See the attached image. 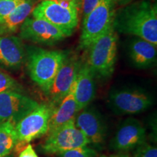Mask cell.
Returning a JSON list of instances; mask_svg holds the SVG:
<instances>
[{"label": "cell", "instance_id": "cell-11", "mask_svg": "<svg viewBox=\"0 0 157 157\" xmlns=\"http://www.w3.org/2000/svg\"><path fill=\"white\" fill-rule=\"evenodd\" d=\"M81 62L76 55L67 52L57 73L48 95L50 103L55 107L66 96L75 81Z\"/></svg>", "mask_w": 157, "mask_h": 157}, {"label": "cell", "instance_id": "cell-13", "mask_svg": "<svg viewBox=\"0 0 157 157\" xmlns=\"http://www.w3.org/2000/svg\"><path fill=\"white\" fill-rule=\"evenodd\" d=\"M146 129L142 123L134 118H128L119 127L111 146L119 151L132 150L146 142Z\"/></svg>", "mask_w": 157, "mask_h": 157}, {"label": "cell", "instance_id": "cell-26", "mask_svg": "<svg viewBox=\"0 0 157 157\" xmlns=\"http://www.w3.org/2000/svg\"><path fill=\"white\" fill-rule=\"evenodd\" d=\"M115 7H124L132 3L134 0H111Z\"/></svg>", "mask_w": 157, "mask_h": 157}, {"label": "cell", "instance_id": "cell-17", "mask_svg": "<svg viewBox=\"0 0 157 157\" xmlns=\"http://www.w3.org/2000/svg\"><path fill=\"white\" fill-rule=\"evenodd\" d=\"M129 56L135 67L149 68L156 62V46L148 41L136 37L129 45Z\"/></svg>", "mask_w": 157, "mask_h": 157}, {"label": "cell", "instance_id": "cell-12", "mask_svg": "<svg viewBox=\"0 0 157 157\" xmlns=\"http://www.w3.org/2000/svg\"><path fill=\"white\" fill-rule=\"evenodd\" d=\"M76 126L87 137L90 144L102 146L106 137V126L97 110L86 107L78 112Z\"/></svg>", "mask_w": 157, "mask_h": 157}, {"label": "cell", "instance_id": "cell-1", "mask_svg": "<svg viewBox=\"0 0 157 157\" xmlns=\"http://www.w3.org/2000/svg\"><path fill=\"white\" fill-rule=\"evenodd\" d=\"M113 29L157 46V6L148 0L132 2L115 12Z\"/></svg>", "mask_w": 157, "mask_h": 157}, {"label": "cell", "instance_id": "cell-18", "mask_svg": "<svg viewBox=\"0 0 157 157\" xmlns=\"http://www.w3.org/2000/svg\"><path fill=\"white\" fill-rule=\"evenodd\" d=\"M36 5L35 0H26L0 22V36L13 34L29 17Z\"/></svg>", "mask_w": 157, "mask_h": 157}, {"label": "cell", "instance_id": "cell-6", "mask_svg": "<svg viewBox=\"0 0 157 157\" xmlns=\"http://www.w3.org/2000/svg\"><path fill=\"white\" fill-rule=\"evenodd\" d=\"M54 106L50 103L37 106L15 124L18 145H25L48 134L49 120Z\"/></svg>", "mask_w": 157, "mask_h": 157}, {"label": "cell", "instance_id": "cell-23", "mask_svg": "<svg viewBox=\"0 0 157 157\" xmlns=\"http://www.w3.org/2000/svg\"><path fill=\"white\" fill-rule=\"evenodd\" d=\"M133 157H157L156 146L144 142L136 148Z\"/></svg>", "mask_w": 157, "mask_h": 157}, {"label": "cell", "instance_id": "cell-10", "mask_svg": "<svg viewBox=\"0 0 157 157\" xmlns=\"http://www.w3.org/2000/svg\"><path fill=\"white\" fill-rule=\"evenodd\" d=\"M38 105L36 101L21 92L0 93V123L10 121L15 125Z\"/></svg>", "mask_w": 157, "mask_h": 157}, {"label": "cell", "instance_id": "cell-20", "mask_svg": "<svg viewBox=\"0 0 157 157\" xmlns=\"http://www.w3.org/2000/svg\"><path fill=\"white\" fill-rule=\"evenodd\" d=\"M22 87L14 78L0 70V93L6 91L21 92Z\"/></svg>", "mask_w": 157, "mask_h": 157}, {"label": "cell", "instance_id": "cell-25", "mask_svg": "<svg viewBox=\"0 0 157 157\" xmlns=\"http://www.w3.org/2000/svg\"><path fill=\"white\" fill-rule=\"evenodd\" d=\"M18 157H39L37 156L36 151L31 145L29 144L28 146L24 147L22 151L19 154Z\"/></svg>", "mask_w": 157, "mask_h": 157}, {"label": "cell", "instance_id": "cell-9", "mask_svg": "<svg viewBox=\"0 0 157 157\" xmlns=\"http://www.w3.org/2000/svg\"><path fill=\"white\" fill-rule=\"evenodd\" d=\"M19 29L21 38L36 44H56L70 36L44 19L32 15L25 19Z\"/></svg>", "mask_w": 157, "mask_h": 157}, {"label": "cell", "instance_id": "cell-8", "mask_svg": "<svg viewBox=\"0 0 157 157\" xmlns=\"http://www.w3.org/2000/svg\"><path fill=\"white\" fill-rule=\"evenodd\" d=\"M109 105L117 114H136L151 106L153 98L141 88H121L110 93Z\"/></svg>", "mask_w": 157, "mask_h": 157}, {"label": "cell", "instance_id": "cell-15", "mask_svg": "<svg viewBox=\"0 0 157 157\" xmlns=\"http://www.w3.org/2000/svg\"><path fill=\"white\" fill-rule=\"evenodd\" d=\"M95 76L87 61L81 63L75 82V98L78 111L87 107L95 97Z\"/></svg>", "mask_w": 157, "mask_h": 157}, {"label": "cell", "instance_id": "cell-19", "mask_svg": "<svg viewBox=\"0 0 157 157\" xmlns=\"http://www.w3.org/2000/svg\"><path fill=\"white\" fill-rule=\"evenodd\" d=\"M17 143L15 125L10 121L0 123V157L10 154Z\"/></svg>", "mask_w": 157, "mask_h": 157}, {"label": "cell", "instance_id": "cell-14", "mask_svg": "<svg viewBox=\"0 0 157 157\" xmlns=\"http://www.w3.org/2000/svg\"><path fill=\"white\" fill-rule=\"evenodd\" d=\"M24 44L18 37L0 36V65L10 69H18L26 58Z\"/></svg>", "mask_w": 157, "mask_h": 157}, {"label": "cell", "instance_id": "cell-3", "mask_svg": "<svg viewBox=\"0 0 157 157\" xmlns=\"http://www.w3.org/2000/svg\"><path fill=\"white\" fill-rule=\"evenodd\" d=\"M81 8L82 0H42L31 15L44 19L71 36L78 25Z\"/></svg>", "mask_w": 157, "mask_h": 157}, {"label": "cell", "instance_id": "cell-24", "mask_svg": "<svg viewBox=\"0 0 157 157\" xmlns=\"http://www.w3.org/2000/svg\"><path fill=\"white\" fill-rule=\"evenodd\" d=\"M100 0H82V12L83 19L94 9Z\"/></svg>", "mask_w": 157, "mask_h": 157}, {"label": "cell", "instance_id": "cell-22", "mask_svg": "<svg viewBox=\"0 0 157 157\" xmlns=\"http://www.w3.org/2000/svg\"><path fill=\"white\" fill-rule=\"evenodd\" d=\"M26 0H0V22Z\"/></svg>", "mask_w": 157, "mask_h": 157}, {"label": "cell", "instance_id": "cell-21", "mask_svg": "<svg viewBox=\"0 0 157 157\" xmlns=\"http://www.w3.org/2000/svg\"><path fill=\"white\" fill-rule=\"evenodd\" d=\"M58 157H97L98 154L95 150L87 146L66 151L58 154Z\"/></svg>", "mask_w": 157, "mask_h": 157}, {"label": "cell", "instance_id": "cell-27", "mask_svg": "<svg viewBox=\"0 0 157 157\" xmlns=\"http://www.w3.org/2000/svg\"><path fill=\"white\" fill-rule=\"evenodd\" d=\"M100 157H129L128 155L126 154H118V155H111V156H105V155H103V156Z\"/></svg>", "mask_w": 157, "mask_h": 157}, {"label": "cell", "instance_id": "cell-4", "mask_svg": "<svg viewBox=\"0 0 157 157\" xmlns=\"http://www.w3.org/2000/svg\"><path fill=\"white\" fill-rule=\"evenodd\" d=\"M118 33L111 26L90 45L87 60L96 75L108 78L114 71L117 56Z\"/></svg>", "mask_w": 157, "mask_h": 157}, {"label": "cell", "instance_id": "cell-2", "mask_svg": "<svg viewBox=\"0 0 157 157\" xmlns=\"http://www.w3.org/2000/svg\"><path fill=\"white\" fill-rule=\"evenodd\" d=\"M67 52L30 48L27 50V68L33 82L48 95Z\"/></svg>", "mask_w": 157, "mask_h": 157}, {"label": "cell", "instance_id": "cell-28", "mask_svg": "<svg viewBox=\"0 0 157 157\" xmlns=\"http://www.w3.org/2000/svg\"><path fill=\"white\" fill-rule=\"evenodd\" d=\"M5 157H13V156H10V155H8V156H5Z\"/></svg>", "mask_w": 157, "mask_h": 157}, {"label": "cell", "instance_id": "cell-5", "mask_svg": "<svg viewBox=\"0 0 157 157\" xmlns=\"http://www.w3.org/2000/svg\"><path fill=\"white\" fill-rule=\"evenodd\" d=\"M115 6L111 0H100L83 19L78 48L87 50L90 45L113 26Z\"/></svg>", "mask_w": 157, "mask_h": 157}, {"label": "cell", "instance_id": "cell-16", "mask_svg": "<svg viewBox=\"0 0 157 157\" xmlns=\"http://www.w3.org/2000/svg\"><path fill=\"white\" fill-rule=\"evenodd\" d=\"M75 82L76 79L66 96L54 107L49 120L48 134L76 118L78 109L75 98Z\"/></svg>", "mask_w": 157, "mask_h": 157}, {"label": "cell", "instance_id": "cell-7", "mask_svg": "<svg viewBox=\"0 0 157 157\" xmlns=\"http://www.w3.org/2000/svg\"><path fill=\"white\" fill-rule=\"evenodd\" d=\"M88 144L89 141L76 126L74 119L48 133L41 149L44 154H58Z\"/></svg>", "mask_w": 157, "mask_h": 157}]
</instances>
